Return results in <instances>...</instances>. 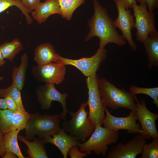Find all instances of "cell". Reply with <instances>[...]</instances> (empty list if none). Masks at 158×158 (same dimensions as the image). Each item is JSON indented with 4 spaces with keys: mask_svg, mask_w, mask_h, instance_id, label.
Masks as SVG:
<instances>
[{
    "mask_svg": "<svg viewBox=\"0 0 158 158\" xmlns=\"http://www.w3.org/2000/svg\"><path fill=\"white\" fill-rule=\"evenodd\" d=\"M59 54L56 53L53 46L49 43L37 46L34 53V60L38 65H44L51 62L56 63Z\"/></svg>",
    "mask_w": 158,
    "mask_h": 158,
    "instance_id": "17",
    "label": "cell"
},
{
    "mask_svg": "<svg viewBox=\"0 0 158 158\" xmlns=\"http://www.w3.org/2000/svg\"><path fill=\"white\" fill-rule=\"evenodd\" d=\"M87 104V102L82 103L75 112L68 111L71 120L63 121L61 123L62 128L66 132L83 142L91 135L95 128L87 116L88 113L85 109Z\"/></svg>",
    "mask_w": 158,
    "mask_h": 158,
    "instance_id": "5",
    "label": "cell"
},
{
    "mask_svg": "<svg viewBox=\"0 0 158 158\" xmlns=\"http://www.w3.org/2000/svg\"><path fill=\"white\" fill-rule=\"evenodd\" d=\"M4 98L5 100L8 109L13 113L19 110L15 101L10 96H7Z\"/></svg>",
    "mask_w": 158,
    "mask_h": 158,
    "instance_id": "31",
    "label": "cell"
},
{
    "mask_svg": "<svg viewBox=\"0 0 158 158\" xmlns=\"http://www.w3.org/2000/svg\"><path fill=\"white\" fill-rule=\"evenodd\" d=\"M13 113L8 109H0V131L5 134L12 130Z\"/></svg>",
    "mask_w": 158,
    "mask_h": 158,
    "instance_id": "27",
    "label": "cell"
},
{
    "mask_svg": "<svg viewBox=\"0 0 158 158\" xmlns=\"http://www.w3.org/2000/svg\"><path fill=\"white\" fill-rule=\"evenodd\" d=\"M152 139V142L144 145L140 158H158V138Z\"/></svg>",
    "mask_w": 158,
    "mask_h": 158,
    "instance_id": "29",
    "label": "cell"
},
{
    "mask_svg": "<svg viewBox=\"0 0 158 158\" xmlns=\"http://www.w3.org/2000/svg\"><path fill=\"white\" fill-rule=\"evenodd\" d=\"M20 59V65L18 67L14 66L12 70L11 75L12 84L21 91L24 86L26 72L29 63L28 57L27 53L22 55Z\"/></svg>",
    "mask_w": 158,
    "mask_h": 158,
    "instance_id": "20",
    "label": "cell"
},
{
    "mask_svg": "<svg viewBox=\"0 0 158 158\" xmlns=\"http://www.w3.org/2000/svg\"><path fill=\"white\" fill-rule=\"evenodd\" d=\"M5 134L0 131V157H2L6 152L4 145Z\"/></svg>",
    "mask_w": 158,
    "mask_h": 158,
    "instance_id": "34",
    "label": "cell"
},
{
    "mask_svg": "<svg viewBox=\"0 0 158 158\" xmlns=\"http://www.w3.org/2000/svg\"><path fill=\"white\" fill-rule=\"evenodd\" d=\"M22 2L26 7L32 11L40 3V0H22Z\"/></svg>",
    "mask_w": 158,
    "mask_h": 158,
    "instance_id": "33",
    "label": "cell"
},
{
    "mask_svg": "<svg viewBox=\"0 0 158 158\" xmlns=\"http://www.w3.org/2000/svg\"><path fill=\"white\" fill-rule=\"evenodd\" d=\"M18 139L25 144L28 147L27 153L30 158H47L45 144L42 139L39 138L32 141L28 140L25 137L18 135Z\"/></svg>",
    "mask_w": 158,
    "mask_h": 158,
    "instance_id": "19",
    "label": "cell"
},
{
    "mask_svg": "<svg viewBox=\"0 0 158 158\" xmlns=\"http://www.w3.org/2000/svg\"><path fill=\"white\" fill-rule=\"evenodd\" d=\"M126 10L132 8L134 4H137L136 0H119Z\"/></svg>",
    "mask_w": 158,
    "mask_h": 158,
    "instance_id": "35",
    "label": "cell"
},
{
    "mask_svg": "<svg viewBox=\"0 0 158 158\" xmlns=\"http://www.w3.org/2000/svg\"><path fill=\"white\" fill-rule=\"evenodd\" d=\"M105 112L106 115L103 122L105 128L114 131L125 130L132 134H141L140 125L136 123L138 118L136 111H131L128 116L121 117L111 115L106 107Z\"/></svg>",
    "mask_w": 158,
    "mask_h": 158,
    "instance_id": "10",
    "label": "cell"
},
{
    "mask_svg": "<svg viewBox=\"0 0 158 158\" xmlns=\"http://www.w3.org/2000/svg\"><path fill=\"white\" fill-rule=\"evenodd\" d=\"M31 114L25 111H18L13 113L12 118V125L14 129L20 131L25 128Z\"/></svg>",
    "mask_w": 158,
    "mask_h": 158,
    "instance_id": "26",
    "label": "cell"
},
{
    "mask_svg": "<svg viewBox=\"0 0 158 158\" xmlns=\"http://www.w3.org/2000/svg\"><path fill=\"white\" fill-rule=\"evenodd\" d=\"M20 91L11 84L7 88H0V97L10 96L15 101L19 111H25L23 104Z\"/></svg>",
    "mask_w": 158,
    "mask_h": 158,
    "instance_id": "25",
    "label": "cell"
},
{
    "mask_svg": "<svg viewBox=\"0 0 158 158\" xmlns=\"http://www.w3.org/2000/svg\"><path fill=\"white\" fill-rule=\"evenodd\" d=\"M135 100L136 104V112L140 124L141 134L146 139L158 138L155 123L158 114L152 112L147 109L145 100L141 99L140 101L136 96Z\"/></svg>",
    "mask_w": 158,
    "mask_h": 158,
    "instance_id": "13",
    "label": "cell"
},
{
    "mask_svg": "<svg viewBox=\"0 0 158 158\" xmlns=\"http://www.w3.org/2000/svg\"><path fill=\"white\" fill-rule=\"evenodd\" d=\"M4 59L0 52V67L6 64V62Z\"/></svg>",
    "mask_w": 158,
    "mask_h": 158,
    "instance_id": "38",
    "label": "cell"
},
{
    "mask_svg": "<svg viewBox=\"0 0 158 158\" xmlns=\"http://www.w3.org/2000/svg\"><path fill=\"white\" fill-rule=\"evenodd\" d=\"M7 109V107L5 98H0V109Z\"/></svg>",
    "mask_w": 158,
    "mask_h": 158,
    "instance_id": "37",
    "label": "cell"
},
{
    "mask_svg": "<svg viewBox=\"0 0 158 158\" xmlns=\"http://www.w3.org/2000/svg\"><path fill=\"white\" fill-rule=\"evenodd\" d=\"M146 140L141 134H137L124 145L119 142L112 146L104 157L135 158L141 154Z\"/></svg>",
    "mask_w": 158,
    "mask_h": 158,
    "instance_id": "12",
    "label": "cell"
},
{
    "mask_svg": "<svg viewBox=\"0 0 158 158\" xmlns=\"http://www.w3.org/2000/svg\"><path fill=\"white\" fill-rule=\"evenodd\" d=\"M77 145L72 146L68 151V154L71 158H83L87 156L85 152L80 151Z\"/></svg>",
    "mask_w": 158,
    "mask_h": 158,
    "instance_id": "30",
    "label": "cell"
},
{
    "mask_svg": "<svg viewBox=\"0 0 158 158\" xmlns=\"http://www.w3.org/2000/svg\"><path fill=\"white\" fill-rule=\"evenodd\" d=\"M23 49V44L18 38L10 42H6L0 45V52L3 58L11 61H13L15 57Z\"/></svg>",
    "mask_w": 158,
    "mask_h": 158,
    "instance_id": "21",
    "label": "cell"
},
{
    "mask_svg": "<svg viewBox=\"0 0 158 158\" xmlns=\"http://www.w3.org/2000/svg\"><path fill=\"white\" fill-rule=\"evenodd\" d=\"M94 14L88 21L90 31L86 37L87 42L92 37L99 39V47L104 48L107 44L113 43L119 46L125 45L126 42L116 30L113 21L109 16L107 9L103 7L97 0H93Z\"/></svg>",
    "mask_w": 158,
    "mask_h": 158,
    "instance_id": "1",
    "label": "cell"
},
{
    "mask_svg": "<svg viewBox=\"0 0 158 158\" xmlns=\"http://www.w3.org/2000/svg\"><path fill=\"white\" fill-rule=\"evenodd\" d=\"M20 130L15 129L5 134L4 137V145L6 151L13 152L19 158H25L18 145V135Z\"/></svg>",
    "mask_w": 158,
    "mask_h": 158,
    "instance_id": "22",
    "label": "cell"
},
{
    "mask_svg": "<svg viewBox=\"0 0 158 158\" xmlns=\"http://www.w3.org/2000/svg\"><path fill=\"white\" fill-rule=\"evenodd\" d=\"M148 59L147 67L150 70L158 67V32L150 35L143 42Z\"/></svg>",
    "mask_w": 158,
    "mask_h": 158,
    "instance_id": "18",
    "label": "cell"
},
{
    "mask_svg": "<svg viewBox=\"0 0 158 158\" xmlns=\"http://www.w3.org/2000/svg\"><path fill=\"white\" fill-rule=\"evenodd\" d=\"M13 6H16L21 11L25 17L28 25L32 24L33 20L29 13L32 11L26 7L22 3V0H0V13Z\"/></svg>",
    "mask_w": 158,
    "mask_h": 158,
    "instance_id": "24",
    "label": "cell"
},
{
    "mask_svg": "<svg viewBox=\"0 0 158 158\" xmlns=\"http://www.w3.org/2000/svg\"><path fill=\"white\" fill-rule=\"evenodd\" d=\"M85 0H58L62 18L68 20H71L75 10L82 4L84 3Z\"/></svg>",
    "mask_w": 158,
    "mask_h": 158,
    "instance_id": "23",
    "label": "cell"
},
{
    "mask_svg": "<svg viewBox=\"0 0 158 158\" xmlns=\"http://www.w3.org/2000/svg\"><path fill=\"white\" fill-rule=\"evenodd\" d=\"M46 137L42 139L44 143H50L55 146L60 150L64 158H67L70 149L73 146H78L80 141L75 137L66 134L65 130L61 127L56 134Z\"/></svg>",
    "mask_w": 158,
    "mask_h": 158,
    "instance_id": "15",
    "label": "cell"
},
{
    "mask_svg": "<svg viewBox=\"0 0 158 158\" xmlns=\"http://www.w3.org/2000/svg\"><path fill=\"white\" fill-rule=\"evenodd\" d=\"M66 68L65 66L54 62L33 66L32 75L39 82L59 85L64 80Z\"/></svg>",
    "mask_w": 158,
    "mask_h": 158,
    "instance_id": "11",
    "label": "cell"
},
{
    "mask_svg": "<svg viewBox=\"0 0 158 158\" xmlns=\"http://www.w3.org/2000/svg\"><path fill=\"white\" fill-rule=\"evenodd\" d=\"M132 8L135 18L134 28L137 30L136 40L143 43L150 35L157 31L154 13L148 11L146 3L134 4Z\"/></svg>",
    "mask_w": 158,
    "mask_h": 158,
    "instance_id": "7",
    "label": "cell"
},
{
    "mask_svg": "<svg viewBox=\"0 0 158 158\" xmlns=\"http://www.w3.org/2000/svg\"><path fill=\"white\" fill-rule=\"evenodd\" d=\"M90 136L87 140L78 145L79 150L87 154L93 151L96 155L101 154L105 157L108 149V145L117 142L119 133L118 131L109 130L98 125L95 126Z\"/></svg>",
    "mask_w": 158,
    "mask_h": 158,
    "instance_id": "4",
    "label": "cell"
},
{
    "mask_svg": "<svg viewBox=\"0 0 158 158\" xmlns=\"http://www.w3.org/2000/svg\"><path fill=\"white\" fill-rule=\"evenodd\" d=\"M101 97L104 106L113 110L122 108L136 111L135 95L120 89L105 78L99 79Z\"/></svg>",
    "mask_w": 158,
    "mask_h": 158,
    "instance_id": "2",
    "label": "cell"
},
{
    "mask_svg": "<svg viewBox=\"0 0 158 158\" xmlns=\"http://www.w3.org/2000/svg\"><path fill=\"white\" fill-rule=\"evenodd\" d=\"M31 13L33 19L39 24L44 23L53 14H61L58 0H46L44 2H40Z\"/></svg>",
    "mask_w": 158,
    "mask_h": 158,
    "instance_id": "16",
    "label": "cell"
},
{
    "mask_svg": "<svg viewBox=\"0 0 158 158\" xmlns=\"http://www.w3.org/2000/svg\"><path fill=\"white\" fill-rule=\"evenodd\" d=\"M60 114H42L37 112L31 114L25 128V137L29 141L34 140L35 135L42 139L56 134L60 128Z\"/></svg>",
    "mask_w": 158,
    "mask_h": 158,
    "instance_id": "3",
    "label": "cell"
},
{
    "mask_svg": "<svg viewBox=\"0 0 158 158\" xmlns=\"http://www.w3.org/2000/svg\"><path fill=\"white\" fill-rule=\"evenodd\" d=\"M140 3H146L149 11L152 12L158 8V0H136Z\"/></svg>",
    "mask_w": 158,
    "mask_h": 158,
    "instance_id": "32",
    "label": "cell"
},
{
    "mask_svg": "<svg viewBox=\"0 0 158 158\" xmlns=\"http://www.w3.org/2000/svg\"><path fill=\"white\" fill-rule=\"evenodd\" d=\"M35 93L41 108L43 110H49L52 101L59 102L62 108V112L60 114V118L63 121L66 120V116L69 111L66 104V99L68 96L67 93H60L56 90L54 83H49L38 86Z\"/></svg>",
    "mask_w": 158,
    "mask_h": 158,
    "instance_id": "9",
    "label": "cell"
},
{
    "mask_svg": "<svg viewBox=\"0 0 158 158\" xmlns=\"http://www.w3.org/2000/svg\"><path fill=\"white\" fill-rule=\"evenodd\" d=\"M107 56V50L99 48L95 54L90 57H83L73 59L62 57L59 54L56 63L63 66L71 65L79 70L85 76L93 75L96 73L100 64Z\"/></svg>",
    "mask_w": 158,
    "mask_h": 158,
    "instance_id": "8",
    "label": "cell"
},
{
    "mask_svg": "<svg viewBox=\"0 0 158 158\" xmlns=\"http://www.w3.org/2000/svg\"><path fill=\"white\" fill-rule=\"evenodd\" d=\"M130 91L133 94L136 95L144 94L150 97L153 99V103L156 107H158V87L145 88L131 85L129 88Z\"/></svg>",
    "mask_w": 158,
    "mask_h": 158,
    "instance_id": "28",
    "label": "cell"
},
{
    "mask_svg": "<svg viewBox=\"0 0 158 158\" xmlns=\"http://www.w3.org/2000/svg\"><path fill=\"white\" fill-rule=\"evenodd\" d=\"M3 158H17L16 155L12 152L7 151L2 157Z\"/></svg>",
    "mask_w": 158,
    "mask_h": 158,
    "instance_id": "36",
    "label": "cell"
},
{
    "mask_svg": "<svg viewBox=\"0 0 158 158\" xmlns=\"http://www.w3.org/2000/svg\"><path fill=\"white\" fill-rule=\"evenodd\" d=\"M113 1L116 5L118 12L117 18L113 21L114 25L121 30L123 38L127 41L132 50L135 51L137 47L133 40L131 34V30L134 28V16L131 14L130 10H126L119 0Z\"/></svg>",
    "mask_w": 158,
    "mask_h": 158,
    "instance_id": "14",
    "label": "cell"
},
{
    "mask_svg": "<svg viewBox=\"0 0 158 158\" xmlns=\"http://www.w3.org/2000/svg\"><path fill=\"white\" fill-rule=\"evenodd\" d=\"M85 82L88 90L89 107L88 118L95 127L97 125H103L105 117L104 106L100 92L99 78L97 74L86 77Z\"/></svg>",
    "mask_w": 158,
    "mask_h": 158,
    "instance_id": "6",
    "label": "cell"
}]
</instances>
